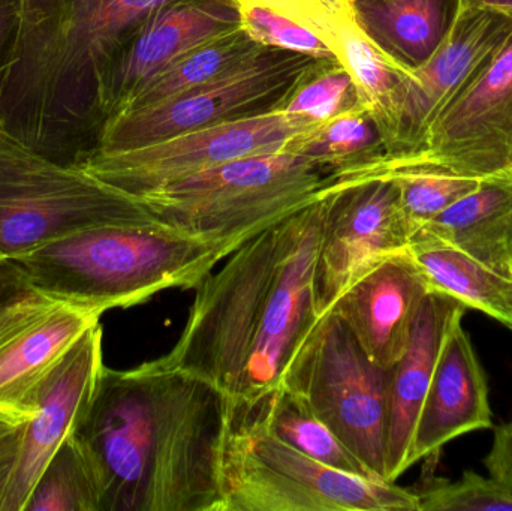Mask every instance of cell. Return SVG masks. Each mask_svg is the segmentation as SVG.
<instances>
[{
	"label": "cell",
	"mask_w": 512,
	"mask_h": 511,
	"mask_svg": "<svg viewBox=\"0 0 512 511\" xmlns=\"http://www.w3.org/2000/svg\"><path fill=\"white\" fill-rule=\"evenodd\" d=\"M399 168L474 179L512 170V30L474 83L436 120L423 147L391 162L390 171Z\"/></svg>",
	"instance_id": "obj_12"
},
{
	"label": "cell",
	"mask_w": 512,
	"mask_h": 511,
	"mask_svg": "<svg viewBox=\"0 0 512 511\" xmlns=\"http://www.w3.org/2000/svg\"><path fill=\"white\" fill-rule=\"evenodd\" d=\"M324 198L294 215L291 239L268 299L258 338L236 401L228 410L254 404L277 387L295 348L318 320L315 267Z\"/></svg>",
	"instance_id": "obj_13"
},
{
	"label": "cell",
	"mask_w": 512,
	"mask_h": 511,
	"mask_svg": "<svg viewBox=\"0 0 512 511\" xmlns=\"http://www.w3.org/2000/svg\"><path fill=\"white\" fill-rule=\"evenodd\" d=\"M228 401L201 378L150 360L102 366L72 429L101 511H224Z\"/></svg>",
	"instance_id": "obj_1"
},
{
	"label": "cell",
	"mask_w": 512,
	"mask_h": 511,
	"mask_svg": "<svg viewBox=\"0 0 512 511\" xmlns=\"http://www.w3.org/2000/svg\"><path fill=\"white\" fill-rule=\"evenodd\" d=\"M411 225L393 177L345 182L324 198L321 240L315 267L318 317L388 255L408 249Z\"/></svg>",
	"instance_id": "obj_11"
},
{
	"label": "cell",
	"mask_w": 512,
	"mask_h": 511,
	"mask_svg": "<svg viewBox=\"0 0 512 511\" xmlns=\"http://www.w3.org/2000/svg\"><path fill=\"white\" fill-rule=\"evenodd\" d=\"M18 17H20V0H0V78L14 45Z\"/></svg>",
	"instance_id": "obj_37"
},
{
	"label": "cell",
	"mask_w": 512,
	"mask_h": 511,
	"mask_svg": "<svg viewBox=\"0 0 512 511\" xmlns=\"http://www.w3.org/2000/svg\"><path fill=\"white\" fill-rule=\"evenodd\" d=\"M466 308L447 294L432 290L415 318L403 356L390 369L388 380L387 482L409 470V452L424 399L445 341L463 320Z\"/></svg>",
	"instance_id": "obj_20"
},
{
	"label": "cell",
	"mask_w": 512,
	"mask_h": 511,
	"mask_svg": "<svg viewBox=\"0 0 512 511\" xmlns=\"http://www.w3.org/2000/svg\"><path fill=\"white\" fill-rule=\"evenodd\" d=\"M26 423V422H24ZM24 423L0 428V507L20 456Z\"/></svg>",
	"instance_id": "obj_36"
},
{
	"label": "cell",
	"mask_w": 512,
	"mask_h": 511,
	"mask_svg": "<svg viewBox=\"0 0 512 511\" xmlns=\"http://www.w3.org/2000/svg\"><path fill=\"white\" fill-rule=\"evenodd\" d=\"M239 27L242 14L236 0H171L144 24L105 75L98 92L99 132L141 84L198 45Z\"/></svg>",
	"instance_id": "obj_16"
},
{
	"label": "cell",
	"mask_w": 512,
	"mask_h": 511,
	"mask_svg": "<svg viewBox=\"0 0 512 511\" xmlns=\"http://www.w3.org/2000/svg\"><path fill=\"white\" fill-rule=\"evenodd\" d=\"M337 60L354 78L358 104L372 114L391 158L399 135L409 71L388 59L364 32L342 39Z\"/></svg>",
	"instance_id": "obj_27"
},
{
	"label": "cell",
	"mask_w": 512,
	"mask_h": 511,
	"mask_svg": "<svg viewBox=\"0 0 512 511\" xmlns=\"http://www.w3.org/2000/svg\"><path fill=\"white\" fill-rule=\"evenodd\" d=\"M98 321L36 291L15 303L0 320V419L12 425L29 422L39 381Z\"/></svg>",
	"instance_id": "obj_17"
},
{
	"label": "cell",
	"mask_w": 512,
	"mask_h": 511,
	"mask_svg": "<svg viewBox=\"0 0 512 511\" xmlns=\"http://www.w3.org/2000/svg\"><path fill=\"white\" fill-rule=\"evenodd\" d=\"M492 8L512 15V0H462V8Z\"/></svg>",
	"instance_id": "obj_38"
},
{
	"label": "cell",
	"mask_w": 512,
	"mask_h": 511,
	"mask_svg": "<svg viewBox=\"0 0 512 511\" xmlns=\"http://www.w3.org/2000/svg\"><path fill=\"white\" fill-rule=\"evenodd\" d=\"M267 48L256 42L243 27L218 36L212 41L204 42L189 53L183 54L176 62L159 71L146 83L141 84L120 105L111 119L170 101L204 84L213 83L236 69L254 62Z\"/></svg>",
	"instance_id": "obj_25"
},
{
	"label": "cell",
	"mask_w": 512,
	"mask_h": 511,
	"mask_svg": "<svg viewBox=\"0 0 512 511\" xmlns=\"http://www.w3.org/2000/svg\"><path fill=\"white\" fill-rule=\"evenodd\" d=\"M441 453L427 456L420 482L412 491L417 494L420 511H512V494L492 477L465 471L462 479L450 482L436 477L435 468Z\"/></svg>",
	"instance_id": "obj_29"
},
{
	"label": "cell",
	"mask_w": 512,
	"mask_h": 511,
	"mask_svg": "<svg viewBox=\"0 0 512 511\" xmlns=\"http://www.w3.org/2000/svg\"><path fill=\"white\" fill-rule=\"evenodd\" d=\"M421 230L512 279V170L483 177Z\"/></svg>",
	"instance_id": "obj_21"
},
{
	"label": "cell",
	"mask_w": 512,
	"mask_h": 511,
	"mask_svg": "<svg viewBox=\"0 0 512 511\" xmlns=\"http://www.w3.org/2000/svg\"><path fill=\"white\" fill-rule=\"evenodd\" d=\"M294 215L243 243L228 255L221 270L197 285L182 335L161 357L167 365L221 390L228 404L239 396L288 249Z\"/></svg>",
	"instance_id": "obj_5"
},
{
	"label": "cell",
	"mask_w": 512,
	"mask_h": 511,
	"mask_svg": "<svg viewBox=\"0 0 512 511\" xmlns=\"http://www.w3.org/2000/svg\"><path fill=\"white\" fill-rule=\"evenodd\" d=\"M221 485L224 511H420L412 489L327 467L242 411H228Z\"/></svg>",
	"instance_id": "obj_6"
},
{
	"label": "cell",
	"mask_w": 512,
	"mask_h": 511,
	"mask_svg": "<svg viewBox=\"0 0 512 511\" xmlns=\"http://www.w3.org/2000/svg\"><path fill=\"white\" fill-rule=\"evenodd\" d=\"M12 425V423L5 422V420L0 419V428H5V426ZM21 425V423H20Z\"/></svg>",
	"instance_id": "obj_39"
},
{
	"label": "cell",
	"mask_w": 512,
	"mask_h": 511,
	"mask_svg": "<svg viewBox=\"0 0 512 511\" xmlns=\"http://www.w3.org/2000/svg\"><path fill=\"white\" fill-rule=\"evenodd\" d=\"M35 293L14 261H0V320L20 300Z\"/></svg>",
	"instance_id": "obj_35"
},
{
	"label": "cell",
	"mask_w": 512,
	"mask_h": 511,
	"mask_svg": "<svg viewBox=\"0 0 512 511\" xmlns=\"http://www.w3.org/2000/svg\"><path fill=\"white\" fill-rule=\"evenodd\" d=\"M408 251L432 290L447 294L512 330V279L423 230L412 236Z\"/></svg>",
	"instance_id": "obj_23"
},
{
	"label": "cell",
	"mask_w": 512,
	"mask_h": 511,
	"mask_svg": "<svg viewBox=\"0 0 512 511\" xmlns=\"http://www.w3.org/2000/svg\"><path fill=\"white\" fill-rule=\"evenodd\" d=\"M484 465L490 477L512 494V422L495 428L492 449Z\"/></svg>",
	"instance_id": "obj_34"
},
{
	"label": "cell",
	"mask_w": 512,
	"mask_h": 511,
	"mask_svg": "<svg viewBox=\"0 0 512 511\" xmlns=\"http://www.w3.org/2000/svg\"><path fill=\"white\" fill-rule=\"evenodd\" d=\"M102 335L101 323L92 324L33 390L32 417L24 423L20 456L0 511H23L39 474L60 444L72 434L104 366Z\"/></svg>",
	"instance_id": "obj_15"
},
{
	"label": "cell",
	"mask_w": 512,
	"mask_h": 511,
	"mask_svg": "<svg viewBox=\"0 0 512 511\" xmlns=\"http://www.w3.org/2000/svg\"><path fill=\"white\" fill-rule=\"evenodd\" d=\"M357 104L354 78L342 63L336 62L307 80L282 110L322 123Z\"/></svg>",
	"instance_id": "obj_32"
},
{
	"label": "cell",
	"mask_w": 512,
	"mask_h": 511,
	"mask_svg": "<svg viewBox=\"0 0 512 511\" xmlns=\"http://www.w3.org/2000/svg\"><path fill=\"white\" fill-rule=\"evenodd\" d=\"M236 249L150 219L86 228L11 261L36 293L101 318L197 288Z\"/></svg>",
	"instance_id": "obj_3"
},
{
	"label": "cell",
	"mask_w": 512,
	"mask_h": 511,
	"mask_svg": "<svg viewBox=\"0 0 512 511\" xmlns=\"http://www.w3.org/2000/svg\"><path fill=\"white\" fill-rule=\"evenodd\" d=\"M171 0H20L0 78V129L77 167L99 138L98 92L144 24Z\"/></svg>",
	"instance_id": "obj_2"
},
{
	"label": "cell",
	"mask_w": 512,
	"mask_h": 511,
	"mask_svg": "<svg viewBox=\"0 0 512 511\" xmlns=\"http://www.w3.org/2000/svg\"><path fill=\"white\" fill-rule=\"evenodd\" d=\"M493 428L486 374L462 321L448 335L412 438L409 468L450 441Z\"/></svg>",
	"instance_id": "obj_19"
},
{
	"label": "cell",
	"mask_w": 512,
	"mask_h": 511,
	"mask_svg": "<svg viewBox=\"0 0 512 511\" xmlns=\"http://www.w3.org/2000/svg\"><path fill=\"white\" fill-rule=\"evenodd\" d=\"M354 177L295 153L248 156L170 183L141 200L158 221L240 248Z\"/></svg>",
	"instance_id": "obj_4"
},
{
	"label": "cell",
	"mask_w": 512,
	"mask_h": 511,
	"mask_svg": "<svg viewBox=\"0 0 512 511\" xmlns=\"http://www.w3.org/2000/svg\"><path fill=\"white\" fill-rule=\"evenodd\" d=\"M316 125L306 117L274 110L195 129L137 149L92 153L80 168L126 194L143 198L225 162L282 152L289 141Z\"/></svg>",
	"instance_id": "obj_10"
},
{
	"label": "cell",
	"mask_w": 512,
	"mask_h": 511,
	"mask_svg": "<svg viewBox=\"0 0 512 511\" xmlns=\"http://www.w3.org/2000/svg\"><path fill=\"white\" fill-rule=\"evenodd\" d=\"M23 511H101L98 483L71 435L39 474Z\"/></svg>",
	"instance_id": "obj_28"
},
{
	"label": "cell",
	"mask_w": 512,
	"mask_h": 511,
	"mask_svg": "<svg viewBox=\"0 0 512 511\" xmlns=\"http://www.w3.org/2000/svg\"><path fill=\"white\" fill-rule=\"evenodd\" d=\"M430 291L423 270L405 249L379 261L331 309L348 324L367 356L381 368L391 369L405 353Z\"/></svg>",
	"instance_id": "obj_18"
},
{
	"label": "cell",
	"mask_w": 512,
	"mask_h": 511,
	"mask_svg": "<svg viewBox=\"0 0 512 511\" xmlns=\"http://www.w3.org/2000/svg\"><path fill=\"white\" fill-rule=\"evenodd\" d=\"M358 26L406 71L423 66L453 29L462 0H354Z\"/></svg>",
	"instance_id": "obj_22"
},
{
	"label": "cell",
	"mask_w": 512,
	"mask_h": 511,
	"mask_svg": "<svg viewBox=\"0 0 512 511\" xmlns=\"http://www.w3.org/2000/svg\"><path fill=\"white\" fill-rule=\"evenodd\" d=\"M240 14L243 29L264 47L337 59L324 39L285 15L254 5L240 6Z\"/></svg>",
	"instance_id": "obj_33"
},
{
	"label": "cell",
	"mask_w": 512,
	"mask_h": 511,
	"mask_svg": "<svg viewBox=\"0 0 512 511\" xmlns=\"http://www.w3.org/2000/svg\"><path fill=\"white\" fill-rule=\"evenodd\" d=\"M336 62L334 57L268 47L254 62L213 83L108 120L92 153L137 149L195 129L282 110L307 80Z\"/></svg>",
	"instance_id": "obj_9"
},
{
	"label": "cell",
	"mask_w": 512,
	"mask_h": 511,
	"mask_svg": "<svg viewBox=\"0 0 512 511\" xmlns=\"http://www.w3.org/2000/svg\"><path fill=\"white\" fill-rule=\"evenodd\" d=\"M228 411L249 414L271 434L327 467L363 479L379 480L333 431L283 387H274L254 404Z\"/></svg>",
	"instance_id": "obj_26"
},
{
	"label": "cell",
	"mask_w": 512,
	"mask_h": 511,
	"mask_svg": "<svg viewBox=\"0 0 512 511\" xmlns=\"http://www.w3.org/2000/svg\"><path fill=\"white\" fill-rule=\"evenodd\" d=\"M388 176L399 185L400 201L411 225L412 236L471 194L481 180L421 168H399L390 171Z\"/></svg>",
	"instance_id": "obj_30"
},
{
	"label": "cell",
	"mask_w": 512,
	"mask_h": 511,
	"mask_svg": "<svg viewBox=\"0 0 512 511\" xmlns=\"http://www.w3.org/2000/svg\"><path fill=\"white\" fill-rule=\"evenodd\" d=\"M295 153L354 179L384 176L391 158L378 125L366 107L357 104L286 144Z\"/></svg>",
	"instance_id": "obj_24"
},
{
	"label": "cell",
	"mask_w": 512,
	"mask_h": 511,
	"mask_svg": "<svg viewBox=\"0 0 512 511\" xmlns=\"http://www.w3.org/2000/svg\"><path fill=\"white\" fill-rule=\"evenodd\" d=\"M512 30V15L492 8L460 9L453 29L420 68L409 71L408 89L391 162L423 147L441 114L474 83Z\"/></svg>",
	"instance_id": "obj_14"
},
{
	"label": "cell",
	"mask_w": 512,
	"mask_h": 511,
	"mask_svg": "<svg viewBox=\"0 0 512 511\" xmlns=\"http://www.w3.org/2000/svg\"><path fill=\"white\" fill-rule=\"evenodd\" d=\"M388 380L331 309L295 348L277 386L291 393L387 482Z\"/></svg>",
	"instance_id": "obj_8"
},
{
	"label": "cell",
	"mask_w": 512,
	"mask_h": 511,
	"mask_svg": "<svg viewBox=\"0 0 512 511\" xmlns=\"http://www.w3.org/2000/svg\"><path fill=\"white\" fill-rule=\"evenodd\" d=\"M240 6H262L291 18L324 39L334 53L351 33L363 32L358 26L354 0H236Z\"/></svg>",
	"instance_id": "obj_31"
},
{
	"label": "cell",
	"mask_w": 512,
	"mask_h": 511,
	"mask_svg": "<svg viewBox=\"0 0 512 511\" xmlns=\"http://www.w3.org/2000/svg\"><path fill=\"white\" fill-rule=\"evenodd\" d=\"M156 219L141 198L35 152L0 129V261L99 225Z\"/></svg>",
	"instance_id": "obj_7"
}]
</instances>
